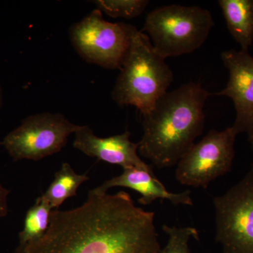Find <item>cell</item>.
<instances>
[{
	"mask_svg": "<svg viewBox=\"0 0 253 253\" xmlns=\"http://www.w3.org/2000/svg\"><path fill=\"white\" fill-rule=\"evenodd\" d=\"M81 127L61 113L33 115L5 136L0 145L14 161H38L59 152L67 144L68 136Z\"/></svg>",
	"mask_w": 253,
	"mask_h": 253,
	"instance_id": "52a82bcc",
	"label": "cell"
},
{
	"mask_svg": "<svg viewBox=\"0 0 253 253\" xmlns=\"http://www.w3.org/2000/svg\"><path fill=\"white\" fill-rule=\"evenodd\" d=\"M154 219L126 191L95 188L79 207L52 211L45 234L15 253H158Z\"/></svg>",
	"mask_w": 253,
	"mask_h": 253,
	"instance_id": "6da1fadb",
	"label": "cell"
},
{
	"mask_svg": "<svg viewBox=\"0 0 253 253\" xmlns=\"http://www.w3.org/2000/svg\"><path fill=\"white\" fill-rule=\"evenodd\" d=\"M210 96L201 83L191 81L161 96L142 116L139 154L159 169L176 166L202 134Z\"/></svg>",
	"mask_w": 253,
	"mask_h": 253,
	"instance_id": "7a4b0ae2",
	"label": "cell"
},
{
	"mask_svg": "<svg viewBox=\"0 0 253 253\" xmlns=\"http://www.w3.org/2000/svg\"><path fill=\"white\" fill-rule=\"evenodd\" d=\"M121 186L136 191L141 195L138 202L143 206H148L158 199L168 200L175 206L185 205L193 206L191 191L171 193L158 180L154 172L140 168H129L123 169L122 174L105 181L98 189L107 192L111 188Z\"/></svg>",
	"mask_w": 253,
	"mask_h": 253,
	"instance_id": "8fae6325",
	"label": "cell"
},
{
	"mask_svg": "<svg viewBox=\"0 0 253 253\" xmlns=\"http://www.w3.org/2000/svg\"><path fill=\"white\" fill-rule=\"evenodd\" d=\"M96 9L111 18L131 19L140 16L149 4L148 0H96Z\"/></svg>",
	"mask_w": 253,
	"mask_h": 253,
	"instance_id": "9a60e30c",
	"label": "cell"
},
{
	"mask_svg": "<svg viewBox=\"0 0 253 253\" xmlns=\"http://www.w3.org/2000/svg\"><path fill=\"white\" fill-rule=\"evenodd\" d=\"M236 136L231 126L210 131L177 163L176 180L183 185L206 189L213 180L230 172Z\"/></svg>",
	"mask_w": 253,
	"mask_h": 253,
	"instance_id": "ba28073f",
	"label": "cell"
},
{
	"mask_svg": "<svg viewBox=\"0 0 253 253\" xmlns=\"http://www.w3.org/2000/svg\"><path fill=\"white\" fill-rule=\"evenodd\" d=\"M163 231L168 236V241L163 249L158 253H191L189 249L190 240L199 239V232L196 228L176 227L163 226Z\"/></svg>",
	"mask_w": 253,
	"mask_h": 253,
	"instance_id": "2e32d148",
	"label": "cell"
},
{
	"mask_svg": "<svg viewBox=\"0 0 253 253\" xmlns=\"http://www.w3.org/2000/svg\"><path fill=\"white\" fill-rule=\"evenodd\" d=\"M221 60L229 73L224 89L211 95L230 98L236 109V120L231 126L236 134L246 133L253 149V57L249 51H223Z\"/></svg>",
	"mask_w": 253,
	"mask_h": 253,
	"instance_id": "9c48e42d",
	"label": "cell"
},
{
	"mask_svg": "<svg viewBox=\"0 0 253 253\" xmlns=\"http://www.w3.org/2000/svg\"><path fill=\"white\" fill-rule=\"evenodd\" d=\"M3 104V91L2 88H1V84H0V109Z\"/></svg>",
	"mask_w": 253,
	"mask_h": 253,
	"instance_id": "ac0fdd59",
	"label": "cell"
},
{
	"mask_svg": "<svg viewBox=\"0 0 253 253\" xmlns=\"http://www.w3.org/2000/svg\"><path fill=\"white\" fill-rule=\"evenodd\" d=\"M89 179L86 174L75 172L69 163H63L55 174L54 180L41 197L48 203L53 211L58 210L65 201L76 196L81 184Z\"/></svg>",
	"mask_w": 253,
	"mask_h": 253,
	"instance_id": "4fadbf2b",
	"label": "cell"
},
{
	"mask_svg": "<svg viewBox=\"0 0 253 253\" xmlns=\"http://www.w3.org/2000/svg\"><path fill=\"white\" fill-rule=\"evenodd\" d=\"M226 26L241 50L249 51L253 42V0H219Z\"/></svg>",
	"mask_w": 253,
	"mask_h": 253,
	"instance_id": "7c38bea8",
	"label": "cell"
},
{
	"mask_svg": "<svg viewBox=\"0 0 253 253\" xmlns=\"http://www.w3.org/2000/svg\"><path fill=\"white\" fill-rule=\"evenodd\" d=\"M11 191L5 189L0 183V218L6 217L9 212L8 196Z\"/></svg>",
	"mask_w": 253,
	"mask_h": 253,
	"instance_id": "e0dca14e",
	"label": "cell"
},
{
	"mask_svg": "<svg viewBox=\"0 0 253 253\" xmlns=\"http://www.w3.org/2000/svg\"><path fill=\"white\" fill-rule=\"evenodd\" d=\"M52 211L48 203L41 196L36 199L35 204L26 213L23 230L19 234L17 249H22L35 242L45 234Z\"/></svg>",
	"mask_w": 253,
	"mask_h": 253,
	"instance_id": "5bb4252c",
	"label": "cell"
},
{
	"mask_svg": "<svg viewBox=\"0 0 253 253\" xmlns=\"http://www.w3.org/2000/svg\"><path fill=\"white\" fill-rule=\"evenodd\" d=\"M134 26L105 21L96 9L69 30L70 39L86 62L107 69H121Z\"/></svg>",
	"mask_w": 253,
	"mask_h": 253,
	"instance_id": "5b68a950",
	"label": "cell"
},
{
	"mask_svg": "<svg viewBox=\"0 0 253 253\" xmlns=\"http://www.w3.org/2000/svg\"><path fill=\"white\" fill-rule=\"evenodd\" d=\"M75 134L73 146L86 156L118 165L123 169L136 168L154 172L153 166L146 164L139 157V144L131 141L129 131L101 138L95 135L89 126H81Z\"/></svg>",
	"mask_w": 253,
	"mask_h": 253,
	"instance_id": "30bf717a",
	"label": "cell"
},
{
	"mask_svg": "<svg viewBox=\"0 0 253 253\" xmlns=\"http://www.w3.org/2000/svg\"><path fill=\"white\" fill-rule=\"evenodd\" d=\"M120 70L112 99L119 106H134L141 116L153 109L174 81L172 70L156 52L149 36L135 26Z\"/></svg>",
	"mask_w": 253,
	"mask_h": 253,
	"instance_id": "3957f363",
	"label": "cell"
},
{
	"mask_svg": "<svg viewBox=\"0 0 253 253\" xmlns=\"http://www.w3.org/2000/svg\"><path fill=\"white\" fill-rule=\"evenodd\" d=\"M216 237L224 253H253V167L226 194L213 199Z\"/></svg>",
	"mask_w": 253,
	"mask_h": 253,
	"instance_id": "8992f818",
	"label": "cell"
},
{
	"mask_svg": "<svg viewBox=\"0 0 253 253\" xmlns=\"http://www.w3.org/2000/svg\"><path fill=\"white\" fill-rule=\"evenodd\" d=\"M214 25L212 14L207 9L171 4L149 13L141 31L149 34L156 52L166 59L199 49Z\"/></svg>",
	"mask_w": 253,
	"mask_h": 253,
	"instance_id": "277c9868",
	"label": "cell"
}]
</instances>
